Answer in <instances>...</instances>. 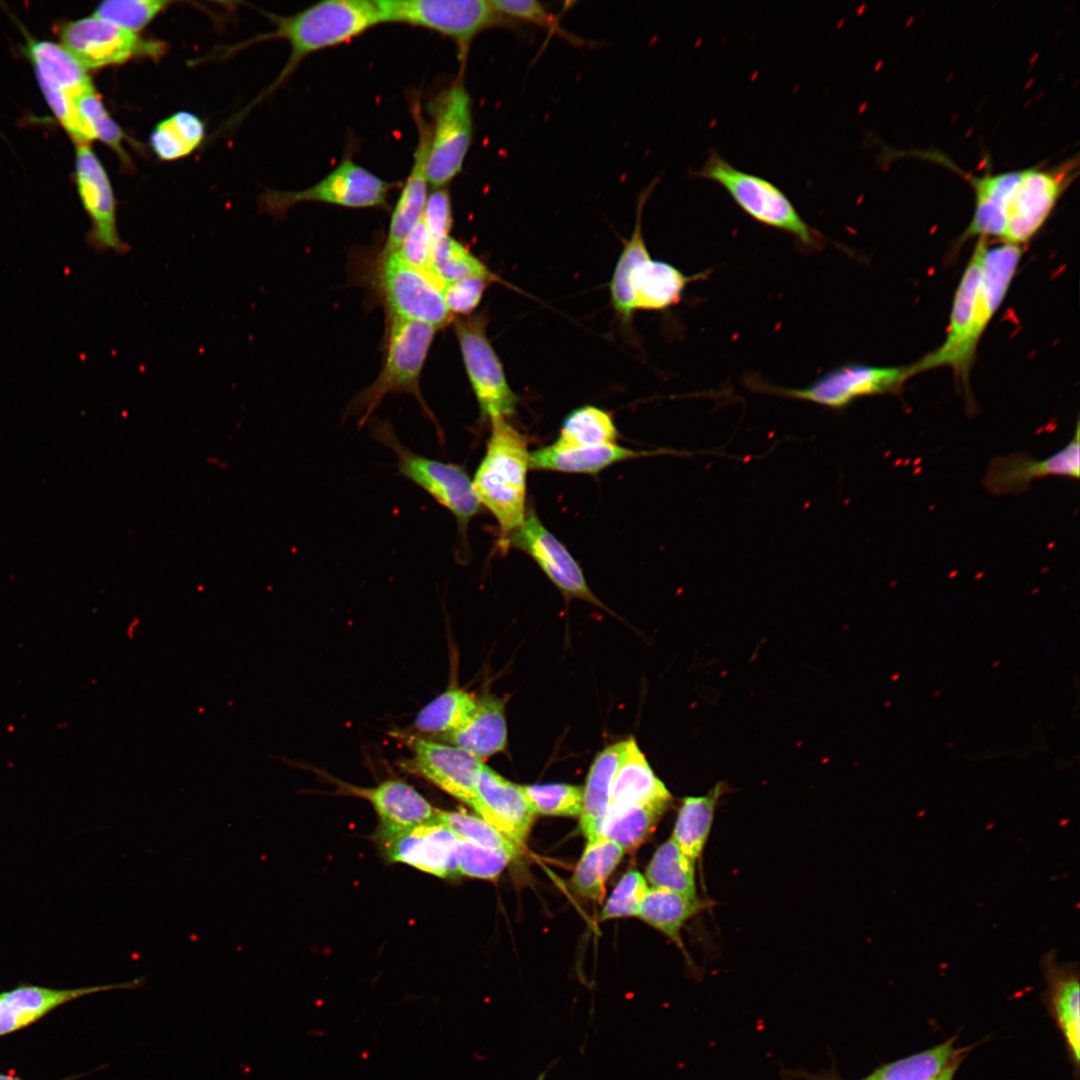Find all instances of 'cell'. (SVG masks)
Here are the masks:
<instances>
[{"mask_svg":"<svg viewBox=\"0 0 1080 1080\" xmlns=\"http://www.w3.org/2000/svg\"><path fill=\"white\" fill-rule=\"evenodd\" d=\"M0 1080H23V1079H20V1078H17V1077H12V1076H9V1075L0 1074Z\"/></svg>","mask_w":1080,"mask_h":1080,"instance_id":"9f6ffc18","label":"cell"},{"mask_svg":"<svg viewBox=\"0 0 1080 1080\" xmlns=\"http://www.w3.org/2000/svg\"><path fill=\"white\" fill-rule=\"evenodd\" d=\"M373 432L380 442L396 454L399 473L426 491L454 516L458 534L466 545L464 541L469 523L482 510L466 470L462 466L412 452L399 442L388 424L374 425Z\"/></svg>","mask_w":1080,"mask_h":1080,"instance_id":"52a82bcc","label":"cell"},{"mask_svg":"<svg viewBox=\"0 0 1080 1080\" xmlns=\"http://www.w3.org/2000/svg\"><path fill=\"white\" fill-rule=\"evenodd\" d=\"M62 46L87 70L121 65L133 60H158L167 44L128 31L94 15L63 24Z\"/></svg>","mask_w":1080,"mask_h":1080,"instance_id":"8fae6325","label":"cell"},{"mask_svg":"<svg viewBox=\"0 0 1080 1080\" xmlns=\"http://www.w3.org/2000/svg\"><path fill=\"white\" fill-rule=\"evenodd\" d=\"M726 790L724 783H717L704 796L682 800L671 838L694 863L705 848L718 801Z\"/></svg>","mask_w":1080,"mask_h":1080,"instance_id":"836d02e7","label":"cell"},{"mask_svg":"<svg viewBox=\"0 0 1080 1080\" xmlns=\"http://www.w3.org/2000/svg\"><path fill=\"white\" fill-rule=\"evenodd\" d=\"M172 3L165 0H108L101 2L93 15L138 34Z\"/></svg>","mask_w":1080,"mask_h":1080,"instance_id":"f6af8a7d","label":"cell"},{"mask_svg":"<svg viewBox=\"0 0 1080 1080\" xmlns=\"http://www.w3.org/2000/svg\"><path fill=\"white\" fill-rule=\"evenodd\" d=\"M268 16L275 24L272 32L234 48L272 39L289 44L287 63L263 95L277 88L307 56L349 41L381 24L376 0H324L292 15Z\"/></svg>","mask_w":1080,"mask_h":1080,"instance_id":"6da1fadb","label":"cell"},{"mask_svg":"<svg viewBox=\"0 0 1080 1080\" xmlns=\"http://www.w3.org/2000/svg\"><path fill=\"white\" fill-rule=\"evenodd\" d=\"M624 852L617 843L601 836L588 839L572 877L573 888L584 897L599 900Z\"/></svg>","mask_w":1080,"mask_h":1080,"instance_id":"8d00e7d4","label":"cell"},{"mask_svg":"<svg viewBox=\"0 0 1080 1080\" xmlns=\"http://www.w3.org/2000/svg\"><path fill=\"white\" fill-rule=\"evenodd\" d=\"M663 809L640 805H610L597 836L617 843L623 850L637 848L654 830Z\"/></svg>","mask_w":1080,"mask_h":1080,"instance_id":"f35d334b","label":"cell"},{"mask_svg":"<svg viewBox=\"0 0 1080 1080\" xmlns=\"http://www.w3.org/2000/svg\"><path fill=\"white\" fill-rule=\"evenodd\" d=\"M377 839L391 862L406 864L441 878L459 875V838L437 820L405 829L379 828Z\"/></svg>","mask_w":1080,"mask_h":1080,"instance_id":"e0dca14e","label":"cell"},{"mask_svg":"<svg viewBox=\"0 0 1080 1080\" xmlns=\"http://www.w3.org/2000/svg\"><path fill=\"white\" fill-rule=\"evenodd\" d=\"M472 808L516 846H523L535 816L523 786L505 779L484 763Z\"/></svg>","mask_w":1080,"mask_h":1080,"instance_id":"ffe728a7","label":"cell"},{"mask_svg":"<svg viewBox=\"0 0 1080 1080\" xmlns=\"http://www.w3.org/2000/svg\"><path fill=\"white\" fill-rule=\"evenodd\" d=\"M410 770L443 792L472 807L484 761L456 746L415 738Z\"/></svg>","mask_w":1080,"mask_h":1080,"instance_id":"d6986e66","label":"cell"},{"mask_svg":"<svg viewBox=\"0 0 1080 1080\" xmlns=\"http://www.w3.org/2000/svg\"><path fill=\"white\" fill-rule=\"evenodd\" d=\"M642 210L637 207L633 233L624 243L609 283L612 306L625 321L638 309L662 310L678 303L689 282L705 277V273L687 276L651 258L642 233Z\"/></svg>","mask_w":1080,"mask_h":1080,"instance_id":"3957f363","label":"cell"},{"mask_svg":"<svg viewBox=\"0 0 1080 1080\" xmlns=\"http://www.w3.org/2000/svg\"><path fill=\"white\" fill-rule=\"evenodd\" d=\"M694 175L722 186L734 202L757 222L794 236L801 244L816 248L822 236L798 213L787 195L764 177L740 170L716 150Z\"/></svg>","mask_w":1080,"mask_h":1080,"instance_id":"277c9868","label":"cell"},{"mask_svg":"<svg viewBox=\"0 0 1080 1080\" xmlns=\"http://www.w3.org/2000/svg\"><path fill=\"white\" fill-rule=\"evenodd\" d=\"M648 889L647 881L642 874L636 870L628 871L615 886L600 912L599 919L637 916L640 903Z\"/></svg>","mask_w":1080,"mask_h":1080,"instance_id":"c3c4849f","label":"cell"},{"mask_svg":"<svg viewBox=\"0 0 1080 1080\" xmlns=\"http://www.w3.org/2000/svg\"><path fill=\"white\" fill-rule=\"evenodd\" d=\"M421 218L434 241L449 235L452 210L450 195L445 187L434 188L428 194Z\"/></svg>","mask_w":1080,"mask_h":1080,"instance_id":"f5cc1de1","label":"cell"},{"mask_svg":"<svg viewBox=\"0 0 1080 1080\" xmlns=\"http://www.w3.org/2000/svg\"><path fill=\"white\" fill-rule=\"evenodd\" d=\"M205 125L194 113L178 111L158 122L149 136L154 154L163 161L187 157L202 143Z\"/></svg>","mask_w":1080,"mask_h":1080,"instance_id":"d590c367","label":"cell"},{"mask_svg":"<svg viewBox=\"0 0 1080 1080\" xmlns=\"http://www.w3.org/2000/svg\"><path fill=\"white\" fill-rule=\"evenodd\" d=\"M1042 968L1047 982L1048 1008L1063 1036L1077 1073L1080 1056L1078 968L1074 963H1059L1054 951L1042 958Z\"/></svg>","mask_w":1080,"mask_h":1080,"instance_id":"484cf974","label":"cell"},{"mask_svg":"<svg viewBox=\"0 0 1080 1080\" xmlns=\"http://www.w3.org/2000/svg\"><path fill=\"white\" fill-rule=\"evenodd\" d=\"M986 239H978L955 291L944 342L933 352L910 365L912 376L940 367H950L966 380L969 367L964 351L970 333L975 301L981 279Z\"/></svg>","mask_w":1080,"mask_h":1080,"instance_id":"ac0fdd59","label":"cell"},{"mask_svg":"<svg viewBox=\"0 0 1080 1080\" xmlns=\"http://www.w3.org/2000/svg\"><path fill=\"white\" fill-rule=\"evenodd\" d=\"M966 1052H967V1050H966V1051H964V1052H962V1053H960V1054H958V1055H957V1056H956V1057H955V1058H954V1059H953V1060H952V1061L950 1062V1064H949V1065H948V1066H947V1067H946L945 1069H943V1070H942V1071H941V1072H940V1073H939V1074H938V1075H937L936 1077H934V1078H933L932 1080H954V1077H955V1075H956V1072H957L958 1068L960 1067V1065H961V1063H962L963 1059H964V1058H965V1056H966Z\"/></svg>","mask_w":1080,"mask_h":1080,"instance_id":"db71d44e","label":"cell"},{"mask_svg":"<svg viewBox=\"0 0 1080 1080\" xmlns=\"http://www.w3.org/2000/svg\"><path fill=\"white\" fill-rule=\"evenodd\" d=\"M671 800L670 792L654 774L635 739L625 740L612 782L610 805L633 804L666 810Z\"/></svg>","mask_w":1080,"mask_h":1080,"instance_id":"83f0119b","label":"cell"},{"mask_svg":"<svg viewBox=\"0 0 1080 1080\" xmlns=\"http://www.w3.org/2000/svg\"><path fill=\"white\" fill-rule=\"evenodd\" d=\"M911 376L910 365L847 364L830 370L808 386L770 387L769 391L830 409H842L860 397L896 392Z\"/></svg>","mask_w":1080,"mask_h":1080,"instance_id":"5bb4252c","label":"cell"},{"mask_svg":"<svg viewBox=\"0 0 1080 1080\" xmlns=\"http://www.w3.org/2000/svg\"><path fill=\"white\" fill-rule=\"evenodd\" d=\"M476 701L477 698L459 687L449 688L419 711L414 728L423 734L446 735L469 718Z\"/></svg>","mask_w":1080,"mask_h":1080,"instance_id":"ab89813d","label":"cell"},{"mask_svg":"<svg viewBox=\"0 0 1080 1080\" xmlns=\"http://www.w3.org/2000/svg\"><path fill=\"white\" fill-rule=\"evenodd\" d=\"M654 453L632 450L617 443L577 448H561L551 444L529 453V468L596 475L617 462Z\"/></svg>","mask_w":1080,"mask_h":1080,"instance_id":"4dcf8cb0","label":"cell"},{"mask_svg":"<svg viewBox=\"0 0 1080 1080\" xmlns=\"http://www.w3.org/2000/svg\"><path fill=\"white\" fill-rule=\"evenodd\" d=\"M453 323L481 417L507 419L514 414L519 398L510 388L503 365L487 337L485 314L456 317Z\"/></svg>","mask_w":1080,"mask_h":1080,"instance_id":"9c48e42d","label":"cell"},{"mask_svg":"<svg viewBox=\"0 0 1080 1080\" xmlns=\"http://www.w3.org/2000/svg\"><path fill=\"white\" fill-rule=\"evenodd\" d=\"M1079 423L1071 440L1058 452L1044 459L1015 454L995 459L984 478L985 487L993 494H1009L1024 491L1032 481L1047 476L1078 479Z\"/></svg>","mask_w":1080,"mask_h":1080,"instance_id":"44dd1931","label":"cell"},{"mask_svg":"<svg viewBox=\"0 0 1080 1080\" xmlns=\"http://www.w3.org/2000/svg\"><path fill=\"white\" fill-rule=\"evenodd\" d=\"M504 700L492 695L477 698L469 718L456 730L440 736L447 744L463 749L482 761L505 750L507 725Z\"/></svg>","mask_w":1080,"mask_h":1080,"instance_id":"f546056e","label":"cell"},{"mask_svg":"<svg viewBox=\"0 0 1080 1080\" xmlns=\"http://www.w3.org/2000/svg\"><path fill=\"white\" fill-rule=\"evenodd\" d=\"M490 3L494 10L503 17L533 23L542 28L549 29L576 44L580 42L577 37L572 36L562 29L554 16L551 15L544 5L538 1L491 0Z\"/></svg>","mask_w":1080,"mask_h":1080,"instance_id":"681fc988","label":"cell"},{"mask_svg":"<svg viewBox=\"0 0 1080 1080\" xmlns=\"http://www.w3.org/2000/svg\"><path fill=\"white\" fill-rule=\"evenodd\" d=\"M345 786L346 792L370 802L380 819V829H405L436 821L438 809L402 780L389 779L368 788Z\"/></svg>","mask_w":1080,"mask_h":1080,"instance_id":"d4e9b609","label":"cell"},{"mask_svg":"<svg viewBox=\"0 0 1080 1080\" xmlns=\"http://www.w3.org/2000/svg\"><path fill=\"white\" fill-rule=\"evenodd\" d=\"M535 814L549 816H580L583 789L579 786L554 783L523 786Z\"/></svg>","mask_w":1080,"mask_h":1080,"instance_id":"bcb514c9","label":"cell"},{"mask_svg":"<svg viewBox=\"0 0 1080 1080\" xmlns=\"http://www.w3.org/2000/svg\"><path fill=\"white\" fill-rule=\"evenodd\" d=\"M75 179L83 209L91 227L86 235L90 248L97 253L113 251L124 255L130 250L117 227V204L108 174L89 145H77Z\"/></svg>","mask_w":1080,"mask_h":1080,"instance_id":"9a60e30c","label":"cell"},{"mask_svg":"<svg viewBox=\"0 0 1080 1080\" xmlns=\"http://www.w3.org/2000/svg\"><path fill=\"white\" fill-rule=\"evenodd\" d=\"M25 53L34 66L39 85L59 89L73 99L94 88L86 69L62 45L28 39Z\"/></svg>","mask_w":1080,"mask_h":1080,"instance_id":"1f68e13d","label":"cell"},{"mask_svg":"<svg viewBox=\"0 0 1080 1080\" xmlns=\"http://www.w3.org/2000/svg\"><path fill=\"white\" fill-rule=\"evenodd\" d=\"M1023 169L981 175L964 173L975 195L972 219L963 238H1002L1007 208L1021 179Z\"/></svg>","mask_w":1080,"mask_h":1080,"instance_id":"4316f807","label":"cell"},{"mask_svg":"<svg viewBox=\"0 0 1080 1080\" xmlns=\"http://www.w3.org/2000/svg\"><path fill=\"white\" fill-rule=\"evenodd\" d=\"M551 1068H552V1065H550L545 1071H543L541 1074H539L538 1077L535 1080H545V1077H546L548 1071Z\"/></svg>","mask_w":1080,"mask_h":1080,"instance_id":"11a10c76","label":"cell"},{"mask_svg":"<svg viewBox=\"0 0 1080 1080\" xmlns=\"http://www.w3.org/2000/svg\"><path fill=\"white\" fill-rule=\"evenodd\" d=\"M617 438L612 415L602 408L584 405L565 417L553 444L561 448L590 447L614 444Z\"/></svg>","mask_w":1080,"mask_h":1080,"instance_id":"74e56055","label":"cell"},{"mask_svg":"<svg viewBox=\"0 0 1080 1080\" xmlns=\"http://www.w3.org/2000/svg\"><path fill=\"white\" fill-rule=\"evenodd\" d=\"M1078 162L1076 155L1053 167L1023 169L1006 211L1002 242L1021 246L1039 231L1078 174Z\"/></svg>","mask_w":1080,"mask_h":1080,"instance_id":"7c38bea8","label":"cell"},{"mask_svg":"<svg viewBox=\"0 0 1080 1080\" xmlns=\"http://www.w3.org/2000/svg\"><path fill=\"white\" fill-rule=\"evenodd\" d=\"M706 906L707 904L698 898L652 887L644 895L637 916L682 946L681 929Z\"/></svg>","mask_w":1080,"mask_h":1080,"instance_id":"e575fe53","label":"cell"},{"mask_svg":"<svg viewBox=\"0 0 1080 1080\" xmlns=\"http://www.w3.org/2000/svg\"><path fill=\"white\" fill-rule=\"evenodd\" d=\"M1021 255L1022 249L1019 245L1002 242L996 246L987 245L986 247L972 325L964 351L965 361L969 368L974 360L980 338L1008 292Z\"/></svg>","mask_w":1080,"mask_h":1080,"instance_id":"603a6c76","label":"cell"},{"mask_svg":"<svg viewBox=\"0 0 1080 1080\" xmlns=\"http://www.w3.org/2000/svg\"><path fill=\"white\" fill-rule=\"evenodd\" d=\"M436 820L451 830L459 839L482 847L501 850L516 857L520 848L480 816L465 811L437 810Z\"/></svg>","mask_w":1080,"mask_h":1080,"instance_id":"ee69618b","label":"cell"},{"mask_svg":"<svg viewBox=\"0 0 1080 1080\" xmlns=\"http://www.w3.org/2000/svg\"><path fill=\"white\" fill-rule=\"evenodd\" d=\"M436 329L425 323L390 316L383 367L377 379L355 399L364 425L372 412L390 393H410L427 409L419 388L420 375Z\"/></svg>","mask_w":1080,"mask_h":1080,"instance_id":"5b68a950","label":"cell"},{"mask_svg":"<svg viewBox=\"0 0 1080 1080\" xmlns=\"http://www.w3.org/2000/svg\"><path fill=\"white\" fill-rule=\"evenodd\" d=\"M380 288L390 316L417 321L439 329L453 319L435 275L410 267L389 256L379 265Z\"/></svg>","mask_w":1080,"mask_h":1080,"instance_id":"4fadbf2b","label":"cell"},{"mask_svg":"<svg viewBox=\"0 0 1080 1080\" xmlns=\"http://www.w3.org/2000/svg\"><path fill=\"white\" fill-rule=\"evenodd\" d=\"M513 858L505 851L489 849L463 839L458 842L459 875L492 880L499 876Z\"/></svg>","mask_w":1080,"mask_h":1080,"instance_id":"7dc6e473","label":"cell"},{"mask_svg":"<svg viewBox=\"0 0 1080 1080\" xmlns=\"http://www.w3.org/2000/svg\"><path fill=\"white\" fill-rule=\"evenodd\" d=\"M418 131L417 147L413 164L404 183L400 196L391 215L386 242L380 254V262L392 255L405 237L421 219L428 196L426 162L429 147L430 127L421 115L417 103L413 109Z\"/></svg>","mask_w":1080,"mask_h":1080,"instance_id":"cb8c5ba5","label":"cell"},{"mask_svg":"<svg viewBox=\"0 0 1080 1080\" xmlns=\"http://www.w3.org/2000/svg\"><path fill=\"white\" fill-rule=\"evenodd\" d=\"M625 741L607 746L594 759L583 789L580 827L588 839L596 837L611 797L614 775L619 765Z\"/></svg>","mask_w":1080,"mask_h":1080,"instance_id":"d6a6232c","label":"cell"},{"mask_svg":"<svg viewBox=\"0 0 1080 1080\" xmlns=\"http://www.w3.org/2000/svg\"><path fill=\"white\" fill-rule=\"evenodd\" d=\"M956 1049L955 1038L921 1052L883 1064L864 1078L858 1080H932L960 1053ZM787 1080H846L835 1070L811 1073L801 1069L783 1071Z\"/></svg>","mask_w":1080,"mask_h":1080,"instance_id":"f1b7e54d","label":"cell"},{"mask_svg":"<svg viewBox=\"0 0 1080 1080\" xmlns=\"http://www.w3.org/2000/svg\"><path fill=\"white\" fill-rule=\"evenodd\" d=\"M433 244L434 239L421 218L390 256L410 267L433 274Z\"/></svg>","mask_w":1080,"mask_h":1080,"instance_id":"f907efd6","label":"cell"},{"mask_svg":"<svg viewBox=\"0 0 1080 1080\" xmlns=\"http://www.w3.org/2000/svg\"><path fill=\"white\" fill-rule=\"evenodd\" d=\"M472 138L471 97L464 83L457 80L433 104L426 162L429 185L446 187L461 172Z\"/></svg>","mask_w":1080,"mask_h":1080,"instance_id":"30bf717a","label":"cell"},{"mask_svg":"<svg viewBox=\"0 0 1080 1080\" xmlns=\"http://www.w3.org/2000/svg\"><path fill=\"white\" fill-rule=\"evenodd\" d=\"M146 977L73 989H53L35 985H19L0 993V1036L20 1030L36 1022L57 1007L75 999L115 989H138Z\"/></svg>","mask_w":1080,"mask_h":1080,"instance_id":"7402d4cb","label":"cell"},{"mask_svg":"<svg viewBox=\"0 0 1080 1080\" xmlns=\"http://www.w3.org/2000/svg\"><path fill=\"white\" fill-rule=\"evenodd\" d=\"M74 101L91 140L103 142L116 153L122 164L129 167L131 160L123 145L127 136L110 116L95 89L86 91Z\"/></svg>","mask_w":1080,"mask_h":1080,"instance_id":"7bdbcfd3","label":"cell"},{"mask_svg":"<svg viewBox=\"0 0 1080 1080\" xmlns=\"http://www.w3.org/2000/svg\"><path fill=\"white\" fill-rule=\"evenodd\" d=\"M432 273L445 285L473 276L492 281L497 279L496 275L468 248L449 235L434 241Z\"/></svg>","mask_w":1080,"mask_h":1080,"instance_id":"b9f144b4","label":"cell"},{"mask_svg":"<svg viewBox=\"0 0 1080 1080\" xmlns=\"http://www.w3.org/2000/svg\"><path fill=\"white\" fill-rule=\"evenodd\" d=\"M491 434L472 485L482 507L496 519L498 547L524 522L529 451L526 437L505 418L490 420Z\"/></svg>","mask_w":1080,"mask_h":1080,"instance_id":"7a4b0ae2","label":"cell"},{"mask_svg":"<svg viewBox=\"0 0 1080 1080\" xmlns=\"http://www.w3.org/2000/svg\"><path fill=\"white\" fill-rule=\"evenodd\" d=\"M395 186L351 158L343 159L331 172L312 186L299 191H266L259 199L260 209L273 216H284L299 203L318 202L346 208L385 207L389 191Z\"/></svg>","mask_w":1080,"mask_h":1080,"instance_id":"ba28073f","label":"cell"},{"mask_svg":"<svg viewBox=\"0 0 1080 1080\" xmlns=\"http://www.w3.org/2000/svg\"><path fill=\"white\" fill-rule=\"evenodd\" d=\"M490 282V279L473 276L446 284L443 296L449 312L469 315L480 303Z\"/></svg>","mask_w":1080,"mask_h":1080,"instance_id":"816d5d0a","label":"cell"},{"mask_svg":"<svg viewBox=\"0 0 1080 1080\" xmlns=\"http://www.w3.org/2000/svg\"><path fill=\"white\" fill-rule=\"evenodd\" d=\"M380 23H400L453 40L464 59L482 31L508 21L484 0H376Z\"/></svg>","mask_w":1080,"mask_h":1080,"instance_id":"8992f818","label":"cell"},{"mask_svg":"<svg viewBox=\"0 0 1080 1080\" xmlns=\"http://www.w3.org/2000/svg\"><path fill=\"white\" fill-rule=\"evenodd\" d=\"M510 547L528 554L566 598H578L606 609L589 588L578 562L532 508L527 509L523 524L507 539L504 552Z\"/></svg>","mask_w":1080,"mask_h":1080,"instance_id":"2e32d148","label":"cell"},{"mask_svg":"<svg viewBox=\"0 0 1080 1080\" xmlns=\"http://www.w3.org/2000/svg\"><path fill=\"white\" fill-rule=\"evenodd\" d=\"M645 876L653 888L667 889L697 898L695 863L681 851L672 838L655 851Z\"/></svg>","mask_w":1080,"mask_h":1080,"instance_id":"60d3db41","label":"cell"}]
</instances>
